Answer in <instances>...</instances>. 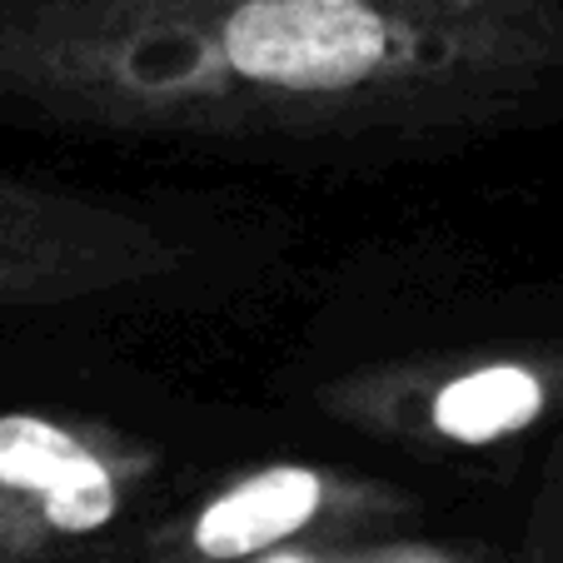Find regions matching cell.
Listing matches in <instances>:
<instances>
[{"mask_svg": "<svg viewBox=\"0 0 563 563\" xmlns=\"http://www.w3.org/2000/svg\"><path fill=\"white\" fill-rule=\"evenodd\" d=\"M394 31L369 0H245L224 21V60L285 90L360 86L389 60Z\"/></svg>", "mask_w": 563, "mask_h": 563, "instance_id": "obj_1", "label": "cell"}, {"mask_svg": "<svg viewBox=\"0 0 563 563\" xmlns=\"http://www.w3.org/2000/svg\"><path fill=\"white\" fill-rule=\"evenodd\" d=\"M0 489H15L60 533H90L115 514V478L75 434L31 415L0 419Z\"/></svg>", "mask_w": 563, "mask_h": 563, "instance_id": "obj_2", "label": "cell"}, {"mask_svg": "<svg viewBox=\"0 0 563 563\" xmlns=\"http://www.w3.org/2000/svg\"><path fill=\"white\" fill-rule=\"evenodd\" d=\"M319 474L309 468H265V474L234 484L210 504L195 523V549L205 559H245L285 533H295L319 509Z\"/></svg>", "mask_w": 563, "mask_h": 563, "instance_id": "obj_3", "label": "cell"}, {"mask_svg": "<svg viewBox=\"0 0 563 563\" xmlns=\"http://www.w3.org/2000/svg\"><path fill=\"white\" fill-rule=\"evenodd\" d=\"M539 409H543V389L529 369H519V364H489V369H474L439 389L434 424L449 439L484 444V439H499L509 429H523Z\"/></svg>", "mask_w": 563, "mask_h": 563, "instance_id": "obj_4", "label": "cell"}, {"mask_svg": "<svg viewBox=\"0 0 563 563\" xmlns=\"http://www.w3.org/2000/svg\"><path fill=\"white\" fill-rule=\"evenodd\" d=\"M265 563H305V559H265Z\"/></svg>", "mask_w": 563, "mask_h": 563, "instance_id": "obj_5", "label": "cell"}]
</instances>
